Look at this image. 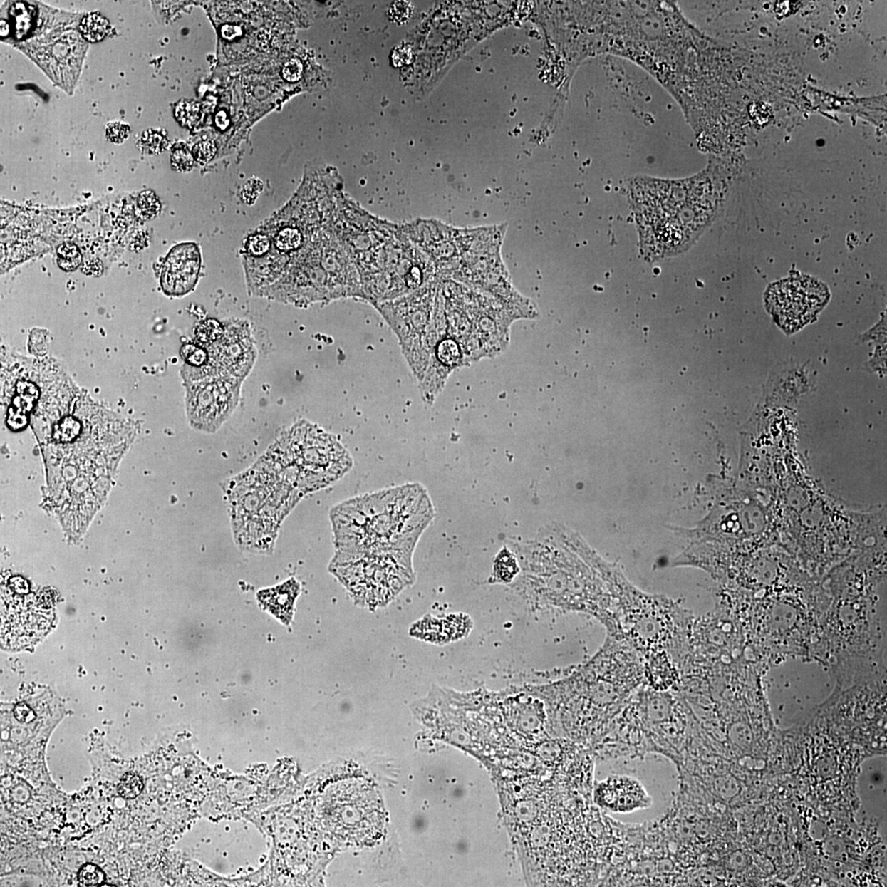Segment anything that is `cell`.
<instances>
[{
	"label": "cell",
	"instance_id": "cell-9",
	"mask_svg": "<svg viewBox=\"0 0 887 887\" xmlns=\"http://www.w3.org/2000/svg\"><path fill=\"white\" fill-rule=\"evenodd\" d=\"M333 832L340 841L367 845L383 833L385 814L378 792L367 784H340L331 797Z\"/></svg>",
	"mask_w": 887,
	"mask_h": 887
},
{
	"label": "cell",
	"instance_id": "cell-10",
	"mask_svg": "<svg viewBox=\"0 0 887 887\" xmlns=\"http://www.w3.org/2000/svg\"><path fill=\"white\" fill-rule=\"evenodd\" d=\"M439 278L431 258L414 244L400 227L387 247L383 276L370 304L401 298Z\"/></svg>",
	"mask_w": 887,
	"mask_h": 887
},
{
	"label": "cell",
	"instance_id": "cell-30",
	"mask_svg": "<svg viewBox=\"0 0 887 887\" xmlns=\"http://www.w3.org/2000/svg\"><path fill=\"white\" fill-rule=\"evenodd\" d=\"M171 164L177 171L187 172L192 169L194 157L186 148L177 147L172 152Z\"/></svg>",
	"mask_w": 887,
	"mask_h": 887
},
{
	"label": "cell",
	"instance_id": "cell-22",
	"mask_svg": "<svg viewBox=\"0 0 887 887\" xmlns=\"http://www.w3.org/2000/svg\"><path fill=\"white\" fill-rule=\"evenodd\" d=\"M224 331V325L217 320L209 319L203 321L197 327L196 343L203 347L211 346L222 336Z\"/></svg>",
	"mask_w": 887,
	"mask_h": 887
},
{
	"label": "cell",
	"instance_id": "cell-19",
	"mask_svg": "<svg viewBox=\"0 0 887 887\" xmlns=\"http://www.w3.org/2000/svg\"><path fill=\"white\" fill-rule=\"evenodd\" d=\"M520 573L519 562L512 551L504 549L499 552L494 561L492 573L489 583H512Z\"/></svg>",
	"mask_w": 887,
	"mask_h": 887
},
{
	"label": "cell",
	"instance_id": "cell-4",
	"mask_svg": "<svg viewBox=\"0 0 887 887\" xmlns=\"http://www.w3.org/2000/svg\"><path fill=\"white\" fill-rule=\"evenodd\" d=\"M237 544L244 550H273L283 520L304 496L281 472L260 459L225 486Z\"/></svg>",
	"mask_w": 887,
	"mask_h": 887
},
{
	"label": "cell",
	"instance_id": "cell-2",
	"mask_svg": "<svg viewBox=\"0 0 887 887\" xmlns=\"http://www.w3.org/2000/svg\"><path fill=\"white\" fill-rule=\"evenodd\" d=\"M434 517L431 498L419 484L343 502L331 512L336 546L331 563L379 553L413 554Z\"/></svg>",
	"mask_w": 887,
	"mask_h": 887
},
{
	"label": "cell",
	"instance_id": "cell-35",
	"mask_svg": "<svg viewBox=\"0 0 887 887\" xmlns=\"http://www.w3.org/2000/svg\"><path fill=\"white\" fill-rule=\"evenodd\" d=\"M242 34H243V31L238 26L225 25L222 29V35L227 40H234Z\"/></svg>",
	"mask_w": 887,
	"mask_h": 887
},
{
	"label": "cell",
	"instance_id": "cell-39",
	"mask_svg": "<svg viewBox=\"0 0 887 887\" xmlns=\"http://www.w3.org/2000/svg\"><path fill=\"white\" fill-rule=\"evenodd\" d=\"M9 32V26L5 21H1V36H6Z\"/></svg>",
	"mask_w": 887,
	"mask_h": 887
},
{
	"label": "cell",
	"instance_id": "cell-15",
	"mask_svg": "<svg viewBox=\"0 0 887 887\" xmlns=\"http://www.w3.org/2000/svg\"><path fill=\"white\" fill-rule=\"evenodd\" d=\"M1 638L4 648H23L37 643L51 626L53 613L41 600L19 599L2 605Z\"/></svg>",
	"mask_w": 887,
	"mask_h": 887
},
{
	"label": "cell",
	"instance_id": "cell-17",
	"mask_svg": "<svg viewBox=\"0 0 887 887\" xmlns=\"http://www.w3.org/2000/svg\"><path fill=\"white\" fill-rule=\"evenodd\" d=\"M472 628L471 618L465 614H452L444 618L427 616L413 626L410 634L421 640L445 644L465 638Z\"/></svg>",
	"mask_w": 887,
	"mask_h": 887
},
{
	"label": "cell",
	"instance_id": "cell-25",
	"mask_svg": "<svg viewBox=\"0 0 887 887\" xmlns=\"http://www.w3.org/2000/svg\"><path fill=\"white\" fill-rule=\"evenodd\" d=\"M202 109L200 105L193 100H182L177 105L175 115L181 125L192 128L200 120Z\"/></svg>",
	"mask_w": 887,
	"mask_h": 887
},
{
	"label": "cell",
	"instance_id": "cell-12",
	"mask_svg": "<svg viewBox=\"0 0 887 887\" xmlns=\"http://www.w3.org/2000/svg\"><path fill=\"white\" fill-rule=\"evenodd\" d=\"M413 243L433 261L438 276L450 279L482 229H459L435 219H418L400 225Z\"/></svg>",
	"mask_w": 887,
	"mask_h": 887
},
{
	"label": "cell",
	"instance_id": "cell-32",
	"mask_svg": "<svg viewBox=\"0 0 887 887\" xmlns=\"http://www.w3.org/2000/svg\"><path fill=\"white\" fill-rule=\"evenodd\" d=\"M106 136L113 143H123L129 136V127L120 122L110 123L106 128Z\"/></svg>",
	"mask_w": 887,
	"mask_h": 887
},
{
	"label": "cell",
	"instance_id": "cell-37",
	"mask_svg": "<svg viewBox=\"0 0 887 887\" xmlns=\"http://www.w3.org/2000/svg\"><path fill=\"white\" fill-rule=\"evenodd\" d=\"M214 121H216V125L220 130H225L229 125V118L225 111L217 113L216 118H214Z\"/></svg>",
	"mask_w": 887,
	"mask_h": 887
},
{
	"label": "cell",
	"instance_id": "cell-18",
	"mask_svg": "<svg viewBox=\"0 0 887 887\" xmlns=\"http://www.w3.org/2000/svg\"><path fill=\"white\" fill-rule=\"evenodd\" d=\"M300 591L297 580L290 579L275 588L260 591L257 598L266 611L288 626L293 620L294 605Z\"/></svg>",
	"mask_w": 887,
	"mask_h": 887
},
{
	"label": "cell",
	"instance_id": "cell-36",
	"mask_svg": "<svg viewBox=\"0 0 887 887\" xmlns=\"http://www.w3.org/2000/svg\"><path fill=\"white\" fill-rule=\"evenodd\" d=\"M15 716L20 722H29L34 718V714L26 706H18L15 709Z\"/></svg>",
	"mask_w": 887,
	"mask_h": 887
},
{
	"label": "cell",
	"instance_id": "cell-5",
	"mask_svg": "<svg viewBox=\"0 0 887 887\" xmlns=\"http://www.w3.org/2000/svg\"><path fill=\"white\" fill-rule=\"evenodd\" d=\"M262 457L303 496L340 479L353 465L351 455L334 435L305 421L289 429Z\"/></svg>",
	"mask_w": 887,
	"mask_h": 887
},
{
	"label": "cell",
	"instance_id": "cell-3",
	"mask_svg": "<svg viewBox=\"0 0 887 887\" xmlns=\"http://www.w3.org/2000/svg\"><path fill=\"white\" fill-rule=\"evenodd\" d=\"M261 297L306 308L345 299L363 301V292L357 269L331 224L306 240Z\"/></svg>",
	"mask_w": 887,
	"mask_h": 887
},
{
	"label": "cell",
	"instance_id": "cell-8",
	"mask_svg": "<svg viewBox=\"0 0 887 887\" xmlns=\"http://www.w3.org/2000/svg\"><path fill=\"white\" fill-rule=\"evenodd\" d=\"M440 279L401 298L373 305L395 333L419 383L427 369L424 346L432 323Z\"/></svg>",
	"mask_w": 887,
	"mask_h": 887
},
{
	"label": "cell",
	"instance_id": "cell-23",
	"mask_svg": "<svg viewBox=\"0 0 887 887\" xmlns=\"http://www.w3.org/2000/svg\"><path fill=\"white\" fill-rule=\"evenodd\" d=\"M83 256L76 245L64 243L57 249V261L59 267L66 271H73L81 265Z\"/></svg>",
	"mask_w": 887,
	"mask_h": 887
},
{
	"label": "cell",
	"instance_id": "cell-28",
	"mask_svg": "<svg viewBox=\"0 0 887 887\" xmlns=\"http://www.w3.org/2000/svg\"><path fill=\"white\" fill-rule=\"evenodd\" d=\"M105 875L98 866L93 863H87L80 869L78 881L83 886H99L103 885Z\"/></svg>",
	"mask_w": 887,
	"mask_h": 887
},
{
	"label": "cell",
	"instance_id": "cell-33",
	"mask_svg": "<svg viewBox=\"0 0 887 887\" xmlns=\"http://www.w3.org/2000/svg\"><path fill=\"white\" fill-rule=\"evenodd\" d=\"M263 185L261 180L252 177L251 180L247 181L242 191V197L247 204L255 202L256 199L259 196L262 191Z\"/></svg>",
	"mask_w": 887,
	"mask_h": 887
},
{
	"label": "cell",
	"instance_id": "cell-31",
	"mask_svg": "<svg viewBox=\"0 0 887 887\" xmlns=\"http://www.w3.org/2000/svg\"><path fill=\"white\" fill-rule=\"evenodd\" d=\"M217 148L212 141H203L195 145L192 150L193 157L199 164L206 165L216 155Z\"/></svg>",
	"mask_w": 887,
	"mask_h": 887
},
{
	"label": "cell",
	"instance_id": "cell-7",
	"mask_svg": "<svg viewBox=\"0 0 887 887\" xmlns=\"http://www.w3.org/2000/svg\"><path fill=\"white\" fill-rule=\"evenodd\" d=\"M330 571L351 593L355 603L375 610L388 605L415 581L413 554L386 552L331 563Z\"/></svg>",
	"mask_w": 887,
	"mask_h": 887
},
{
	"label": "cell",
	"instance_id": "cell-24",
	"mask_svg": "<svg viewBox=\"0 0 887 887\" xmlns=\"http://www.w3.org/2000/svg\"><path fill=\"white\" fill-rule=\"evenodd\" d=\"M140 142L145 152L157 155L163 152L168 147L169 139L163 131L148 129L142 134Z\"/></svg>",
	"mask_w": 887,
	"mask_h": 887
},
{
	"label": "cell",
	"instance_id": "cell-26",
	"mask_svg": "<svg viewBox=\"0 0 887 887\" xmlns=\"http://www.w3.org/2000/svg\"><path fill=\"white\" fill-rule=\"evenodd\" d=\"M181 357L192 368H202L209 361L207 349L198 343H186L181 349Z\"/></svg>",
	"mask_w": 887,
	"mask_h": 887
},
{
	"label": "cell",
	"instance_id": "cell-27",
	"mask_svg": "<svg viewBox=\"0 0 887 887\" xmlns=\"http://www.w3.org/2000/svg\"><path fill=\"white\" fill-rule=\"evenodd\" d=\"M142 779L135 773L128 772L121 779L118 787V792L123 798L135 799L142 792Z\"/></svg>",
	"mask_w": 887,
	"mask_h": 887
},
{
	"label": "cell",
	"instance_id": "cell-16",
	"mask_svg": "<svg viewBox=\"0 0 887 887\" xmlns=\"http://www.w3.org/2000/svg\"><path fill=\"white\" fill-rule=\"evenodd\" d=\"M202 265L200 249L195 244H182L172 249L161 273L163 291L170 296H182L197 286Z\"/></svg>",
	"mask_w": 887,
	"mask_h": 887
},
{
	"label": "cell",
	"instance_id": "cell-6",
	"mask_svg": "<svg viewBox=\"0 0 887 887\" xmlns=\"http://www.w3.org/2000/svg\"><path fill=\"white\" fill-rule=\"evenodd\" d=\"M332 227L356 267L363 301L372 303L383 276L387 247L400 225L373 216L343 194L338 202Z\"/></svg>",
	"mask_w": 887,
	"mask_h": 887
},
{
	"label": "cell",
	"instance_id": "cell-38",
	"mask_svg": "<svg viewBox=\"0 0 887 887\" xmlns=\"http://www.w3.org/2000/svg\"><path fill=\"white\" fill-rule=\"evenodd\" d=\"M98 261H88L84 266V272L90 276H100L102 271L95 269V265Z\"/></svg>",
	"mask_w": 887,
	"mask_h": 887
},
{
	"label": "cell",
	"instance_id": "cell-20",
	"mask_svg": "<svg viewBox=\"0 0 887 887\" xmlns=\"http://www.w3.org/2000/svg\"><path fill=\"white\" fill-rule=\"evenodd\" d=\"M80 30L84 38L98 42L104 38L109 30V21L98 14H90L83 19Z\"/></svg>",
	"mask_w": 887,
	"mask_h": 887
},
{
	"label": "cell",
	"instance_id": "cell-1",
	"mask_svg": "<svg viewBox=\"0 0 887 887\" xmlns=\"http://www.w3.org/2000/svg\"><path fill=\"white\" fill-rule=\"evenodd\" d=\"M39 385L29 419L59 517L70 534L79 536L105 501L133 429L75 386L63 370L46 375Z\"/></svg>",
	"mask_w": 887,
	"mask_h": 887
},
{
	"label": "cell",
	"instance_id": "cell-14",
	"mask_svg": "<svg viewBox=\"0 0 887 887\" xmlns=\"http://www.w3.org/2000/svg\"><path fill=\"white\" fill-rule=\"evenodd\" d=\"M222 337L205 347L209 361L202 368L186 365L185 378L196 381L213 376L227 375L244 380L254 368L256 349L249 324L232 321L224 325Z\"/></svg>",
	"mask_w": 887,
	"mask_h": 887
},
{
	"label": "cell",
	"instance_id": "cell-11",
	"mask_svg": "<svg viewBox=\"0 0 887 887\" xmlns=\"http://www.w3.org/2000/svg\"><path fill=\"white\" fill-rule=\"evenodd\" d=\"M829 299V290L824 283L809 276H798L772 284L765 303L777 323L783 330L794 332L815 319Z\"/></svg>",
	"mask_w": 887,
	"mask_h": 887
},
{
	"label": "cell",
	"instance_id": "cell-13",
	"mask_svg": "<svg viewBox=\"0 0 887 887\" xmlns=\"http://www.w3.org/2000/svg\"><path fill=\"white\" fill-rule=\"evenodd\" d=\"M242 383L227 375L186 381L187 414L191 426L204 432H216L238 405Z\"/></svg>",
	"mask_w": 887,
	"mask_h": 887
},
{
	"label": "cell",
	"instance_id": "cell-29",
	"mask_svg": "<svg viewBox=\"0 0 887 887\" xmlns=\"http://www.w3.org/2000/svg\"><path fill=\"white\" fill-rule=\"evenodd\" d=\"M138 207L142 216L147 219L157 217L160 212V202L158 197L152 191H145L138 197Z\"/></svg>",
	"mask_w": 887,
	"mask_h": 887
},
{
	"label": "cell",
	"instance_id": "cell-21",
	"mask_svg": "<svg viewBox=\"0 0 887 887\" xmlns=\"http://www.w3.org/2000/svg\"><path fill=\"white\" fill-rule=\"evenodd\" d=\"M15 20V35L21 38L29 31L35 15L34 9L25 3H15L10 11Z\"/></svg>",
	"mask_w": 887,
	"mask_h": 887
},
{
	"label": "cell",
	"instance_id": "cell-34",
	"mask_svg": "<svg viewBox=\"0 0 887 887\" xmlns=\"http://www.w3.org/2000/svg\"><path fill=\"white\" fill-rule=\"evenodd\" d=\"M303 66L297 59H291L286 63L283 68V76L289 82H296L302 75Z\"/></svg>",
	"mask_w": 887,
	"mask_h": 887
}]
</instances>
